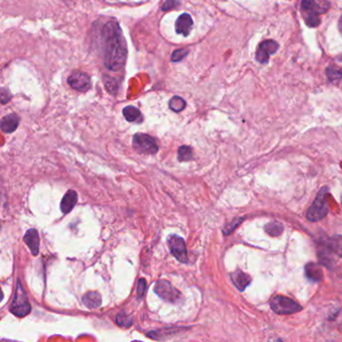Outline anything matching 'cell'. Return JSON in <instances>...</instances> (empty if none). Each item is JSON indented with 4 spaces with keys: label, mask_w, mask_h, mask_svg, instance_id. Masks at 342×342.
<instances>
[{
    "label": "cell",
    "mask_w": 342,
    "mask_h": 342,
    "mask_svg": "<svg viewBox=\"0 0 342 342\" xmlns=\"http://www.w3.org/2000/svg\"><path fill=\"white\" fill-rule=\"evenodd\" d=\"M326 74H327V76L330 80H336L342 78V68H336L334 66H329L326 70Z\"/></svg>",
    "instance_id": "603a6c76"
},
{
    "label": "cell",
    "mask_w": 342,
    "mask_h": 342,
    "mask_svg": "<svg viewBox=\"0 0 342 342\" xmlns=\"http://www.w3.org/2000/svg\"><path fill=\"white\" fill-rule=\"evenodd\" d=\"M104 66L112 72L120 70L126 60V46L118 24L116 20L108 22L104 28Z\"/></svg>",
    "instance_id": "6da1fadb"
},
{
    "label": "cell",
    "mask_w": 342,
    "mask_h": 342,
    "mask_svg": "<svg viewBox=\"0 0 342 342\" xmlns=\"http://www.w3.org/2000/svg\"><path fill=\"white\" fill-rule=\"evenodd\" d=\"M189 54V50H175L172 54V58H170V60H172V62H181L182 60H184Z\"/></svg>",
    "instance_id": "484cf974"
},
{
    "label": "cell",
    "mask_w": 342,
    "mask_h": 342,
    "mask_svg": "<svg viewBox=\"0 0 342 342\" xmlns=\"http://www.w3.org/2000/svg\"><path fill=\"white\" fill-rule=\"evenodd\" d=\"M132 146L144 154H154L158 150L156 140L146 134H136L132 138Z\"/></svg>",
    "instance_id": "8992f818"
},
{
    "label": "cell",
    "mask_w": 342,
    "mask_h": 342,
    "mask_svg": "<svg viewBox=\"0 0 342 342\" xmlns=\"http://www.w3.org/2000/svg\"><path fill=\"white\" fill-rule=\"evenodd\" d=\"M146 288V280L144 279H140L138 283V289H136V294H138V298H142L144 296Z\"/></svg>",
    "instance_id": "83f0119b"
},
{
    "label": "cell",
    "mask_w": 342,
    "mask_h": 342,
    "mask_svg": "<svg viewBox=\"0 0 342 342\" xmlns=\"http://www.w3.org/2000/svg\"><path fill=\"white\" fill-rule=\"evenodd\" d=\"M231 280L240 291L245 290L246 287L251 283V277L248 274L242 272L241 270H237L234 273H232Z\"/></svg>",
    "instance_id": "5bb4252c"
},
{
    "label": "cell",
    "mask_w": 342,
    "mask_h": 342,
    "mask_svg": "<svg viewBox=\"0 0 342 342\" xmlns=\"http://www.w3.org/2000/svg\"><path fill=\"white\" fill-rule=\"evenodd\" d=\"M122 114H124V116L126 118V120L128 122H140L142 120V114H140V110H138L136 108H134L132 106H126L124 108V110H122Z\"/></svg>",
    "instance_id": "ac0fdd59"
},
{
    "label": "cell",
    "mask_w": 342,
    "mask_h": 342,
    "mask_svg": "<svg viewBox=\"0 0 342 342\" xmlns=\"http://www.w3.org/2000/svg\"><path fill=\"white\" fill-rule=\"evenodd\" d=\"M82 302L86 307L90 309L98 308L102 305V296L98 292H88L82 297Z\"/></svg>",
    "instance_id": "e0dca14e"
},
{
    "label": "cell",
    "mask_w": 342,
    "mask_h": 342,
    "mask_svg": "<svg viewBox=\"0 0 342 342\" xmlns=\"http://www.w3.org/2000/svg\"><path fill=\"white\" fill-rule=\"evenodd\" d=\"M168 248L170 253L174 255V257L179 260L182 263H187L188 262V254H187V248H186V243L181 238L180 236L177 235H172L168 240Z\"/></svg>",
    "instance_id": "ba28073f"
},
{
    "label": "cell",
    "mask_w": 342,
    "mask_h": 342,
    "mask_svg": "<svg viewBox=\"0 0 342 342\" xmlns=\"http://www.w3.org/2000/svg\"><path fill=\"white\" fill-rule=\"evenodd\" d=\"M327 247L337 256L342 257V236H335L327 241Z\"/></svg>",
    "instance_id": "d6986e66"
},
{
    "label": "cell",
    "mask_w": 342,
    "mask_h": 342,
    "mask_svg": "<svg viewBox=\"0 0 342 342\" xmlns=\"http://www.w3.org/2000/svg\"><path fill=\"white\" fill-rule=\"evenodd\" d=\"M179 6H180V2H178V0H166V2L162 6V10H164V12L176 8Z\"/></svg>",
    "instance_id": "4316f807"
},
{
    "label": "cell",
    "mask_w": 342,
    "mask_h": 342,
    "mask_svg": "<svg viewBox=\"0 0 342 342\" xmlns=\"http://www.w3.org/2000/svg\"><path fill=\"white\" fill-rule=\"evenodd\" d=\"M193 28V20L190 14H183L176 22V32L178 34L188 36Z\"/></svg>",
    "instance_id": "8fae6325"
},
{
    "label": "cell",
    "mask_w": 342,
    "mask_h": 342,
    "mask_svg": "<svg viewBox=\"0 0 342 342\" xmlns=\"http://www.w3.org/2000/svg\"><path fill=\"white\" fill-rule=\"evenodd\" d=\"M270 306L275 313L280 315H289L302 310V306L296 301L282 295L273 297L270 301Z\"/></svg>",
    "instance_id": "3957f363"
},
{
    "label": "cell",
    "mask_w": 342,
    "mask_h": 342,
    "mask_svg": "<svg viewBox=\"0 0 342 342\" xmlns=\"http://www.w3.org/2000/svg\"><path fill=\"white\" fill-rule=\"evenodd\" d=\"M116 322L118 323V325L122 326V327H130L132 324V318L128 315H126L124 312H120L116 315Z\"/></svg>",
    "instance_id": "cb8c5ba5"
},
{
    "label": "cell",
    "mask_w": 342,
    "mask_h": 342,
    "mask_svg": "<svg viewBox=\"0 0 342 342\" xmlns=\"http://www.w3.org/2000/svg\"><path fill=\"white\" fill-rule=\"evenodd\" d=\"M154 290L158 296L170 303H177L182 297L181 292L166 280H158L156 283Z\"/></svg>",
    "instance_id": "52a82bcc"
},
{
    "label": "cell",
    "mask_w": 342,
    "mask_h": 342,
    "mask_svg": "<svg viewBox=\"0 0 342 342\" xmlns=\"http://www.w3.org/2000/svg\"><path fill=\"white\" fill-rule=\"evenodd\" d=\"M20 124V116L16 114L4 116L2 120V130L6 134L14 132Z\"/></svg>",
    "instance_id": "9a60e30c"
},
{
    "label": "cell",
    "mask_w": 342,
    "mask_h": 342,
    "mask_svg": "<svg viewBox=\"0 0 342 342\" xmlns=\"http://www.w3.org/2000/svg\"><path fill=\"white\" fill-rule=\"evenodd\" d=\"M24 240L30 249L32 253L36 256L40 252V235L36 229H30L26 233Z\"/></svg>",
    "instance_id": "7c38bea8"
},
{
    "label": "cell",
    "mask_w": 342,
    "mask_h": 342,
    "mask_svg": "<svg viewBox=\"0 0 342 342\" xmlns=\"http://www.w3.org/2000/svg\"><path fill=\"white\" fill-rule=\"evenodd\" d=\"M305 274L307 278L313 282H319L323 278V271L316 263H309L305 267Z\"/></svg>",
    "instance_id": "2e32d148"
},
{
    "label": "cell",
    "mask_w": 342,
    "mask_h": 342,
    "mask_svg": "<svg viewBox=\"0 0 342 342\" xmlns=\"http://www.w3.org/2000/svg\"><path fill=\"white\" fill-rule=\"evenodd\" d=\"M68 82L74 90H80V92H86L92 86L90 76L86 74L84 72H76L72 74L68 80Z\"/></svg>",
    "instance_id": "30bf717a"
},
{
    "label": "cell",
    "mask_w": 342,
    "mask_h": 342,
    "mask_svg": "<svg viewBox=\"0 0 342 342\" xmlns=\"http://www.w3.org/2000/svg\"><path fill=\"white\" fill-rule=\"evenodd\" d=\"M194 152L191 146H182L178 150V160L180 162H189L193 160Z\"/></svg>",
    "instance_id": "44dd1931"
},
{
    "label": "cell",
    "mask_w": 342,
    "mask_h": 342,
    "mask_svg": "<svg viewBox=\"0 0 342 342\" xmlns=\"http://www.w3.org/2000/svg\"><path fill=\"white\" fill-rule=\"evenodd\" d=\"M168 106L172 110L179 112L185 108L186 102L181 96H173L168 102Z\"/></svg>",
    "instance_id": "7402d4cb"
},
{
    "label": "cell",
    "mask_w": 342,
    "mask_h": 342,
    "mask_svg": "<svg viewBox=\"0 0 342 342\" xmlns=\"http://www.w3.org/2000/svg\"><path fill=\"white\" fill-rule=\"evenodd\" d=\"M301 10L305 14V24L309 28H316L320 24L321 20L319 14L324 12V8H321L315 0H302Z\"/></svg>",
    "instance_id": "5b68a950"
},
{
    "label": "cell",
    "mask_w": 342,
    "mask_h": 342,
    "mask_svg": "<svg viewBox=\"0 0 342 342\" xmlns=\"http://www.w3.org/2000/svg\"><path fill=\"white\" fill-rule=\"evenodd\" d=\"M240 221H242V219H239V220H237V221H234V224H232V225H230V226H228L225 230H224V233L225 234H229V233H231L241 222Z\"/></svg>",
    "instance_id": "f1b7e54d"
},
{
    "label": "cell",
    "mask_w": 342,
    "mask_h": 342,
    "mask_svg": "<svg viewBox=\"0 0 342 342\" xmlns=\"http://www.w3.org/2000/svg\"><path fill=\"white\" fill-rule=\"evenodd\" d=\"M338 30H339L340 34H342V16H340V18H339V22H338Z\"/></svg>",
    "instance_id": "f546056e"
},
{
    "label": "cell",
    "mask_w": 342,
    "mask_h": 342,
    "mask_svg": "<svg viewBox=\"0 0 342 342\" xmlns=\"http://www.w3.org/2000/svg\"><path fill=\"white\" fill-rule=\"evenodd\" d=\"M278 48H279L278 44L274 40H265L261 42L256 52V60L260 64H267L269 60V56L275 54Z\"/></svg>",
    "instance_id": "9c48e42d"
},
{
    "label": "cell",
    "mask_w": 342,
    "mask_h": 342,
    "mask_svg": "<svg viewBox=\"0 0 342 342\" xmlns=\"http://www.w3.org/2000/svg\"><path fill=\"white\" fill-rule=\"evenodd\" d=\"M265 231H266L267 234H269L272 237H278L283 232V225L281 223H279V222L274 221V222L268 223L265 226Z\"/></svg>",
    "instance_id": "ffe728a7"
},
{
    "label": "cell",
    "mask_w": 342,
    "mask_h": 342,
    "mask_svg": "<svg viewBox=\"0 0 342 342\" xmlns=\"http://www.w3.org/2000/svg\"><path fill=\"white\" fill-rule=\"evenodd\" d=\"M328 197L329 192L328 188H322L319 193L316 196V199L314 200L313 204L307 211V219L311 222H317L321 219H323L329 211L328 207Z\"/></svg>",
    "instance_id": "7a4b0ae2"
},
{
    "label": "cell",
    "mask_w": 342,
    "mask_h": 342,
    "mask_svg": "<svg viewBox=\"0 0 342 342\" xmlns=\"http://www.w3.org/2000/svg\"><path fill=\"white\" fill-rule=\"evenodd\" d=\"M104 84H106V88H108V90L110 94H116L118 88L116 82L114 80H112V78H108V76H104Z\"/></svg>",
    "instance_id": "d4e9b609"
},
{
    "label": "cell",
    "mask_w": 342,
    "mask_h": 342,
    "mask_svg": "<svg viewBox=\"0 0 342 342\" xmlns=\"http://www.w3.org/2000/svg\"><path fill=\"white\" fill-rule=\"evenodd\" d=\"M10 311L18 317H24L28 315L32 311V306L28 302L26 293L24 292L22 283L18 281V288L14 294V301L10 306Z\"/></svg>",
    "instance_id": "277c9868"
},
{
    "label": "cell",
    "mask_w": 342,
    "mask_h": 342,
    "mask_svg": "<svg viewBox=\"0 0 342 342\" xmlns=\"http://www.w3.org/2000/svg\"><path fill=\"white\" fill-rule=\"evenodd\" d=\"M78 203V194L74 190L68 191L60 203V210L64 214H68Z\"/></svg>",
    "instance_id": "4fadbf2b"
}]
</instances>
